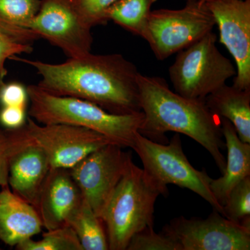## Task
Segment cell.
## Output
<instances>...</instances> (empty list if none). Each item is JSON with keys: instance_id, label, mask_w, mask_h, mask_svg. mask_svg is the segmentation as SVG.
<instances>
[{"instance_id": "6da1fadb", "label": "cell", "mask_w": 250, "mask_h": 250, "mask_svg": "<svg viewBox=\"0 0 250 250\" xmlns=\"http://www.w3.org/2000/svg\"><path fill=\"white\" fill-rule=\"evenodd\" d=\"M11 59L34 67L41 77L37 85L52 95L86 100L113 114L142 111L138 86L140 72L122 54L90 52L58 64L17 56Z\"/></svg>"}, {"instance_id": "7a4b0ae2", "label": "cell", "mask_w": 250, "mask_h": 250, "mask_svg": "<svg viewBox=\"0 0 250 250\" xmlns=\"http://www.w3.org/2000/svg\"><path fill=\"white\" fill-rule=\"evenodd\" d=\"M140 105L144 120L139 133L154 142L165 144L168 131L191 138L205 147L223 174L226 159L222 150L223 141L220 119L212 113L205 100L185 98L169 88L159 77L139 73L138 76Z\"/></svg>"}, {"instance_id": "3957f363", "label": "cell", "mask_w": 250, "mask_h": 250, "mask_svg": "<svg viewBox=\"0 0 250 250\" xmlns=\"http://www.w3.org/2000/svg\"><path fill=\"white\" fill-rule=\"evenodd\" d=\"M26 89L30 100L29 115L36 123L82 126L104 135L122 147H134L144 120L142 111L113 114L86 100L52 95L38 85H29Z\"/></svg>"}, {"instance_id": "277c9868", "label": "cell", "mask_w": 250, "mask_h": 250, "mask_svg": "<svg viewBox=\"0 0 250 250\" xmlns=\"http://www.w3.org/2000/svg\"><path fill=\"white\" fill-rule=\"evenodd\" d=\"M161 195L167 196V188L152 180L131 158L100 217L108 250H126L135 233L154 228V205Z\"/></svg>"}, {"instance_id": "5b68a950", "label": "cell", "mask_w": 250, "mask_h": 250, "mask_svg": "<svg viewBox=\"0 0 250 250\" xmlns=\"http://www.w3.org/2000/svg\"><path fill=\"white\" fill-rule=\"evenodd\" d=\"M213 31L177 52L169 67L176 93L185 98L205 100L209 94L235 77L236 69L219 51Z\"/></svg>"}, {"instance_id": "8992f818", "label": "cell", "mask_w": 250, "mask_h": 250, "mask_svg": "<svg viewBox=\"0 0 250 250\" xmlns=\"http://www.w3.org/2000/svg\"><path fill=\"white\" fill-rule=\"evenodd\" d=\"M133 149L142 161L143 170L158 185L167 188L168 184H174L188 189L224 216L223 205L217 201L210 190L212 178L205 169L197 170L188 160L178 133L166 145L154 142L139 132Z\"/></svg>"}, {"instance_id": "52a82bcc", "label": "cell", "mask_w": 250, "mask_h": 250, "mask_svg": "<svg viewBox=\"0 0 250 250\" xmlns=\"http://www.w3.org/2000/svg\"><path fill=\"white\" fill-rule=\"evenodd\" d=\"M148 43L158 60L168 58L213 31L215 18L205 0H187L181 9L151 11Z\"/></svg>"}, {"instance_id": "ba28073f", "label": "cell", "mask_w": 250, "mask_h": 250, "mask_svg": "<svg viewBox=\"0 0 250 250\" xmlns=\"http://www.w3.org/2000/svg\"><path fill=\"white\" fill-rule=\"evenodd\" d=\"M119 145L109 143L69 169L83 199L100 218L132 158Z\"/></svg>"}, {"instance_id": "9c48e42d", "label": "cell", "mask_w": 250, "mask_h": 250, "mask_svg": "<svg viewBox=\"0 0 250 250\" xmlns=\"http://www.w3.org/2000/svg\"><path fill=\"white\" fill-rule=\"evenodd\" d=\"M164 230L178 241L182 250H250V228L215 210L205 219L174 218Z\"/></svg>"}, {"instance_id": "30bf717a", "label": "cell", "mask_w": 250, "mask_h": 250, "mask_svg": "<svg viewBox=\"0 0 250 250\" xmlns=\"http://www.w3.org/2000/svg\"><path fill=\"white\" fill-rule=\"evenodd\" d=\"M30 27L40 39L59 47L69 58L91 52V28L82 21L70 0H42Z\"/></svg>"}, {"instance_id": "8fae6325", "label": "cell", "mask_w": 250, "mask_h": 250, "mask_svg": "<svg viewBox=\"0 0 250 250\" xmlns=\"http://www.w3.org/2000/svg\"><path fill=\"white\" fill-rule=\"evenodd\" d=\"M26 126L48 157L51 167L70 169L111 139L93 130L66 124L41 125L29 118Z\"/></svg>"}, {"instance_id": "7c38bea8", "label": "cell", "mask_w": 250, "mask_h": 250, "mask_svg": "<svg viewBox=\"0 0 250 250\" xmlns=\"http://www.w3.org/2000/svg\"><path fill=\"white\" fill-rule=\"evenodd\" d=\"M215 18L220 42L236 63L233 85L250 89V0H205Z\"/></svg>"}, {"instance_id": "4fadbf2b", "label": "cell", "mask_w": 250, "mask_h": 250, "mask_svg": "<svg viewBox=\"0 0 250 250\" xmlns=\"http://www.w3.org/2000/svg\"><path fill=\"white\" fill-rule=\"evenodd\" d=\"M83 199L69 169L51 167L41 188L36 207L42 227L52 230L68 226L69 220Z\"/></svg>"}, {"instance_id": "5bb4252c", "label": "cell", "mask_w": 250, "mask_h": 250, "mask_svg": "<svg viewBox=\"0 0 250 250\" xmlns=\"http://www.w3.org/2000/svg\"><path fill=\"white\" fill-rule=\"evenodd\" d=\"M35 207L11 191L9 186L0 191V240L16 247L42 230Z\"/></svg>"}, {"instance_id": "9a60e30c", "label": "cell", "mask_w": 250, "mask_h": 250, "mask_svg": "<svg viewBox=\"0 0 250 250\" xmlns=\"http://www.w3.org/2000/svg\"><path fill=\"white\" fill-rule=\"evenodd\" d=\"M50 168L45 151L34 143L18 153L11 161L9 186L15 194L36 208Z\"/></svg>"}, {"instance_id": "2e32d148", "label": "cell", "mask_w": 250, "mask_h": 250, "mask_svg": "<svg viewBox=\"0 0 250 250\" xmlns=\"http://www.w3.org/2000/svg\"><path fill=\"white\" fill-rule=\"evenodd\" d=\"M220 119L228 149V159L223 176L218 179H212L210 188L217 201L223 207L233 188L250 176V144L240 139L236 129L228 120L223 118Z\"/></svg>"}, {"instance_id": "e0dca14e", "label": "cell", "mask_w": 250, "mask_h": 250, "mask_svg": "<svg viewBox=\"0 0 250 250\" xmlns=\"http://www.w3.org/2000/svg\"><path fill=\"white\" fill-rule=\"evenodd\" d=\"M210 112L228 120L242 141L250 144V89L223 85L205 98Z\"/></svg>"}, {"instance_id": "ac0fdd59", "label": "cell", "mask_w": 250, "mask_h": 250, "mask_svg": "<svg viewBox=\"0 0 250 250\" xmlns=\"http://www.w3.org/2000/svg\"><path fill=\"white\" fill-rule=\"evenodd\" d=\"M42 0H0V33L16 43L30 45L40 39L31 29Z\"/></svg>"}, {"instance_id": "d6986e66", "label": "cell", "mask_w": 250, "mask_h": 250, "mask_svg": "<svg viewBox=\"0 0 250 250\" xmlns=\"http://www.w3.org/2000/svg\"><path fill=\"white\" fill-rule=\"evenodd\" d=\"M157 0H119L106 12V19L125 30L149 41L151 7Z\"/></svg>"}, {"instance_id": "ffe728a7", "label": "cell", "mask_w": 250, "mask_h": 250, "mask_svg": "<svg viewBox=\"0 0 250 250\" xmlns=\"http://www.w3.org/2000/svg\"><path fill=\"white\" fill-rule=\"evenodd\" d=\"M68 226L76 233L83 250H109L104 223L84 199L69 220Z\"/></svg>"}, {"instance_id": "44dd1931", "label": "cell", "mask_w": 250, "mask_h": 250, "mask_svg": "<svg viewBox=\"0 0 250 250\" xmlns=\"http://www.w3.org/2000/svg\"><path fill=\"white\" fill-rule=\"evenodd\" d=\"M34 143L25 123L20 127L0 129V187L9 186L10 166L14 156Z\"/></svg>"}, {"instance_id": "7402d4cb", "label": "cell", "mask_w": 250, "mask_h": 250, "mask_svg": "<svg viewBox=\"0 0 250 250\" xmlns=\"http://www.w3.org/2000/svg\"><path fill=\"white\" fill-rule=\"evenodd\" d=\"M40 241L28 238L16 246L18 250H83L80 240L72 228H62L47 230Z\"/></svg>"}, {"instance_id": "603a6c76", "label": "cell", "mask_w": 250, "mask_h": 250, "mask_svg": "<svg viewBox=\"0 0 250 250\" xmlns=\"http://www.w3.org/2000/svg\"><path fill=\"white\" fill-rule=\"evenodd\" d=\"M224 216L250 228V176L237 184L223 205Z\"/></svg>"}, {"instance_id": "cb8c5ba5", "label": "cell", "mask_w": 250, "mask_h": 250, "mask_svg": "<svg viewBox=\"0 0 250 250\" xmlns=\"http://www.w3.org/2000/svg\"><path fill=\"white\" fill-rule=\"evenodd\" d=\"M126 250H182L177 240L163 229L161 233L154 228H147L131 237Z\"/></svg>"}, {"instance_id": "d4e9b609", "label": "cell", "mask_w": 250, "mask_h": 250, "mask_svg": "<svg viewBox=\"0 0 250 250\" xmlns=\"http://www.w3.org/2000/svg\"><path fill=\"white\" fill-rule=\"evenodd\" d=\"M118 1L119 0H70L82 21L91 29L108 22L106 12Z\"/></svg>"}, {"instance_id": "484cf974", "label": "cell", "mask_w": 250, "mask_h": 250, "mask_svg": "<svg viewBox=\"0 0 250 250\" xmlns=\"http://www.w3.org/2000/svg\"><path fill=\"white\" fill-rule=\"evenodd\" d=\"M32 50L31 45L16 43L0 33V90L5 85L4 78L7 75L6 60L19 54L31 53Z\"/></svg>"}, {"instance_id": "4316f807", "label": "cell", "mask_w": 250, "mask_h": 250, "mask_svg": "<svg viewBox=\"0 0 250 250\" xmlns=\"http://www.w3.org/2000/svg\"><path fill=\"white\" fill-rule=\"evenodd\" d=\"M27 98V89L21 83H8L0 90V102L4 106L26 108Z\"/></svg>"}, {"instance_id": "83f0119b", "label": "cell", "mask_w": 250, "mask_h": 250, "mask_svg": "<svg viewBox=\"0 0 250 250\" xmlns=\"http://www.w3.org/2000/svg\"><path fill=\"white\" fill-rule=\"evenodd\" d=\"M0 122L6 128H18L25 123V108L4 106L0 112Z\"/></svg>"}]
</instances>
